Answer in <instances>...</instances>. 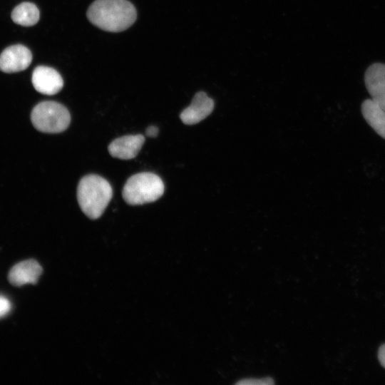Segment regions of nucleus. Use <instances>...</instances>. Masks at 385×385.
<instances>
[{
    "instance_id": "f257e3e1",
    "label": "nucleus",
    "mask_w": 385,
    "mask_h": 385,
    "mask_svg": "<svg viewBox=\"0 0 385 385\" xmlns=\"http://www.w3.org/2000/svg\"><path fill=\"white\" fill-rule=\"evenodd\" d=\"M86 14L93 25L111 32L126 30L137 18L135 8L128 0H95Z\"/></svg>"
},
{
    "instance_id": "f03ea898",
    "label": "nucleus",
    "mask_w": 385,
    "mask_h": 385,
    "mask_svg": "<svg viewBox=\"0 0 385 385\" xmlns=\"http://www.w3.org/2000/svg\"><path fill=\"white\" fill-rule=\"evenodd\" d=\"M113 190L110 183L97 175H88L80 180L77 200L83 212L89 218L100 217L110 202Z\"/></svg>"
},
{
    "instance_id": "7ed1b4c3",
    "label": "nucleus",
    "mask_w": 385,
    "mask_h": 385,
    "mask_svg": "<svg viewBox=\"0 0 385 385\" xmlns=\"http://www.w3.org/2000/svg\"><path fill=\"white\" fill-rule=\"evenodd\" d=\"M164 192V184L157 175L143 172L128 179L122 191L124 200L131 205H143L158 200Z\"/></svg>"
},
{
    "instance_id": "20e7f679",
    "label": "nucleus",
    "mask_w": 385,
    "mask_h": 385,
    "mask_svg": "<svg viewBox=\"0 0 385 385\" xmlns=\"http://www.w3.org/2000/svg\"><path fill=\"white\" fill-rule=\"evenodd\" d=\"M31 120L36 130L48 133L64 131L69 125L71 115L68 109L55 101H43L32 110Z\"/></svg>"
},
{
    "instance_id": "39448f33",
    "label": "nucleus",
    "mask_w": 385,
    "mask_h": 385,
    "mask_svg": "<svg viewBox=\"0 0 385 385\" xmlns=\"http://www.w3.org/2000/svg\"><path fill=\"white\" fill-rule=\"evenodd\" d=\"M32 61V54L26 46L17 44L5 48L0 55V70L16 73L25 70Z\"/></svg>"
},
{
    "instance_id": "423d86ee",
    "label": "nucleus",
    "mask_w": 385,
    "mask_h": 385,
    "mask_svg": "<svg viewBox=\"0 0 385 385\" xmlns=\"http://www.w3.org/2000/svg\"><path fill=\"white\" fill-rule=\"evenodd\" d=\"M364 83L371 99L385 110V63L369 66L364 74Z\"/></svg>"
},
{
    "instance_id": "0eeeda50",
    "label": "nucleus",
    "mask_w": 385,
    "mask_h": 385,
    "mask_svg": "<svg viewBox=\"0 0 385 385\" xmlns=\"http://www.w3.org/2000/svg\"><path fill=\"white\" fill-rule=\"evenodd\" d=\"M32 83L39 93L46 95H54L58 93L63 86L61 76L55 69L40 66L32 73Z\"/></svg>"
},
{
    "instance_id": "6e6552de",
    "label": "nucleus",
    "mask_w": 385,
    "mask_h": 385,
    "mask_svg": "<svg viewBox=\"0 0 385 385\" xmlns=\"http://www.w3.org/2000/svg\"><path fill=\"white\" fill-rule=\"evenodd\" d=\"M213 108L212 99L200 91L195 95L190 105L182 111L180 117L186 125L196 124L208 116Z\"/></svg>"
},
{
    "instance_id": "1a4fd4ad",
    "label": "nucleus",
    "mask_w": 385,
    "mask_h": 385,
    "mask_svg": "<svg viewBox=\"0 0 385 385\" xmlns=\"http://www.w3.org/2000/svg\"><path fill=\"white\" fill-rule=\"evenodd\" d=\"M42 273V267L35 260H27L16 264L8 274L9 282L16 287L36 284Z\"/></svg>"
},
{
    "instance_id": "9d476101",
    "label": "nucleus",
    "mask_w": 385,
    "mask_h": 385,
    "mask_svg": "<svg viewBox=\"0 0 385 385\" xmlns=\"http://www.w3.org/2000/svg\"><path fill=\"white\" fill-rule=\"evenodd\" d=\"M145 138L142 135H129L115 139L108 145V152L114 158L129 160L134 158L142 148Z\"/></svg>"
},
{
    "instance_id": "9b49d317",
    "label": "nucleus",
    "mask_w": 385,
    "mask_h": 385,
    "mask_svg": "<svg viewBox=\"0 0 385 385\" xmlns=\"http://www.w3.org/2000/svg\"><path fill=\"white\" fill-rule=\"evenodd\" d=\"M361 113L374 130L385 139V110L371 98L366 99L361 104Z\"/></svg>"
},
{
    "instance_id": "f8f14e48",
    "label": "nucleus",
    "mask_w": 385,
    "mask_h": 385,
    "mask_svg": "<svg viewBox=\"0 0 385 385\" xmlns=\"http://www.w3.org/2000/svg\"><path fill=\"white\" fill-rule=\"evenodd\" d=\"M39 10L30 2H23L16 6L11 12V19L16 24L24 26L35 25L39 20Z\"/></svg>"
},
{
    "instance_id": "ddd939ff",
    "label": "nucleus",
    "mask_w": 385,
    "mask_h": 385,
    "mask_svg": "<svg viewBox=\"0 0 385 385\" xmlns=\"http://www.w3.org/2000/svg\"><path fill=\"white\" fill-rule=\"evenodd\" d=\"M237 384L240 385H255V384H274L273 379L272 378H262V379H242L237 382Z\"/></svg>"
},
{
    "instance_id": "4468645a",
    "label": "nucleus",
    "mask_w": 385,
    "mask_h": 385,
    "mask_svg": "<svg viewBox=\"0 0 385 385\" xmlns=\"http://www.w3.org/2000/svg\"><path fill=\"white\" fill-rule=\"evenodd\" d=\"M11 309V304L9 299L4 295L0 294V318L5 317Z\"/></svg>"
},
{
    "instance_id": "2eb2a0df",
    "label": "nucleus",
    "mask_w": 385,
    "mask_h": 385,
    "mask_svg": "<svg viewBox=\"0 0 385 385\" xmlns=\"http://www.w3.org/2000/svg\"><path fill=\"white\" fill-rule=\"evenodd\" d=\"M378 359L381 365L385 368V344H382L379 349Z\"/></svg>"
},
{
    "instance_id": "dca6fc26",
    "label": "nucleus",
    "mask_w": 385,
    "mask_h": 385,
    "mask_svg": "<svg viewBox=\"0 0 385 385\" xmlns=\"http://www.w3.org/2000/svg\"><path fill=\"white\" fill-rule=\"evenodd\" d=\"M145 134L150 138H155L158 134V128L156 126L150 125L147 128Z\"/></svg>"
}]
</instances>
